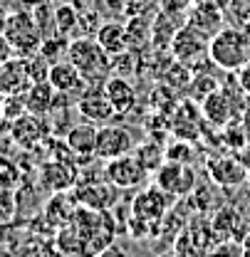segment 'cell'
Here are the masks:
<instances>
[{
    "instance_id": "cell-23",
    "label": "cell",
    "mask_w": 250,
    "mask_h": 257,
    "mask_svg": "<svg viewBox=\"0 0 250 257\" xmlns=\"http://www.w3.org/2000/svg\"><path fill=\"white\" fill-rule=\"evenodd\" d=\"M248 131L243 124H225V126L220 128V141H223V146L225 149H230V151H243V149H248Z\"/></svg>"
},
{
    "instance_id": "cell-27",
    "label": "cell",
    "mask_w": 250,
    "mask_h": 257,
    "mask_svg": "<svg viewBox=\"0 0 250 257\" xmlns=\"http://www.w3.org/2000/svg\"><path fill=\"white\" fill-rule=\"evenodd\" d=\"M13 57H15V47H13V42L8 40V35L0 32V64L13 60Z\"/></svg>"
},
{
    "instance_id": "cell-24",
    "label": "cell",
    "mask_w": 250,
    "mask_h": 257,
    "mask_svg": "<svg viewBox=\"0 0 250 257\" xmlns=\"http://www.w3.org/2000/svg\"><path fill=\"white\" fill-rule=\"evenodd\" d=\"M196 159V149L191 144V139H179L166 149V161H179V163H191Z\"/></svg>"
},
{
    "instance_id": "cell-1",
    "label": "cell",
    "mask_w": 250,
    "mask_h": 257,
    "mask_svg": "<svg viewBox=\"0 0 250 257\" xmlns=\"http://www.w3.org/2000/svg\"><path fill=\"white\" fill-rule=\"evenodd\" d=\"M208 60L223 72H240L250 62V32L243 28H220L208 40Z\"/></svg>"
},
{
    "instance_id": "cell-11",
    "label": "cell",
    "mask_w": 250,
    "mask_h": 257,
    "mask_svg": "<svg viewBox=\"0 0 250 257\" xmlns=\"http://www.w3.org/2000/svg\"><path fill=\"white\" fill-rule=\"evenodd\" d=\"M97 131H99V126H94L90 121H79V124L69 126L64 144H67L69 154L77 156V161L87 163V161L97 159Z\"/></svg>"
},
{
    "instance_id": "cell-2",
    "label": "cell",
    "mask_w": 250,
    "mask_h": 257,
    "mask_svg": "<svg viewBox=\"0 0 250 257\" xmlns=\"http://www.w3.org/2000/svg\"><path fill=\"white\" fill-rule=\"evenodd\" d=\"M67 60L79 67L87 84H104L112 77V55L97 42L92 35H79L69 42Z\"/></svg>"
},
{
    "instance_id": "cell-33",
    "label": "cell",
    "mask_w": 250,
    "mask_h": 257,
    "mask_svg": "<svg viewBox=\"0 0 250 257\" xmlns=\"http://www.w3.org/2000/svg\"><path fill=\"white\" fill-rule=\"evenodd\" d=\"M45 257H64L62 252H60V250H50V252H47V255Z\"/></svg>"
},
{
    "instance_id": "cell-16",
    "label": "cell",
    "mask_w": 250,
    "mask_h": 257,
    "mask_svg": "<svg viewBox=\"0 0 250 257\" xmlns=\"http://www.w3.org/2000/svg\"><path fill=\"white\" fill-rule=\"evenodd\" d=\"M97 42L112 55H122L129 50V35H126V25H122L119 20H109V23H102L99 30H97Z\"/></svg>"
},
{
    "instance_id": "cell-18",
    "label": "cell",
    "mask_w": 250,
    "mask_h": 257,
    "mask_svg": "<svg viewBox=\"0 0 250 257\" xmlns=\"http://www.w3.org/2000/svg\"><path fill=\"white\" fill-rule=\"evenodd\" d=\"M55 96H57V89L50 82H35L30 89L25 92L28 111L37 114V116H47L50 109H52V104H55Z\"/></svg>"
},
{
    "instance_id": "cell-28",
    "label": "cell",
    "mask_w": 250,
    "mask_h": 257,
    "mask_svg": "<svg viewBox=\"0 0 250 257\" xmlns=\"http://www.w3.org/2000/svg\"><path fill=\"white\" fill-rule=\"evenodd\" d=\"M238 74V82H240V87H243V92L250 96V62L240 69V72H235Z\"/></svg>"
},
{
    "instance_id": "cell-31",
    "label": "cell",
    "mask_w": 250,
    "mask_h": 257,
    "mask_svg": "<svg viewBox=\"0 0 250 257\" xmlns=\"http://www.w3.org/2000/svg\"><path fill=\"white\" fill-rule=\"evenodd\" d=\"M8 18H10V13L0 5V32H5V25H8Z\"/></svg>"
},
{
    "instance_id": "cell-6",
    "label": "cell",
    "mask_w": 250,
    "mask_h": 257,
    "mask_svg": "<svg viewBox=\"0 0 250 257\" xmlns=\"http://www.w3.org/2000/svg\"><path fill=\"white\" fill-rule=\"evenodd\" d=\"M136 149V139L134 131L122 124H104L97 131V159L99 161H112L134 154Z\"/></svg>"
},
{
    "instance_id": "cell-36",
    "label": "cell",
    "mask_w": 250,
    "mask_h": 257,
    "mask_svg": "<svg viewBox=\"0 0 250 257\" xmlns=\"http://www.w3.org/2000/svg\"><path fill=\"white\" fill-rule=\"evenodd\" d=\"M166 257H179V255H166Z\"/></svg>"
},
{
    "instance_id": "cell-13",
    "label": "cell",
    "mask_w": 250,
    "mask_h": 257,
    "mask_svg": "<svg viewBox=\"0 0 250 257\" xmlns=\"http://www.w3.org/2000/svg\"><path fill=\"white\" fill-rule=\"evenodd\" d=\"M32 87L30 72H28V60L25 57H13L0 64V92L8 94H25Z\"/></svg>"
},
{
    "instance_id": "cell-7",
    "label": "cell",
    "mask_w": 250,
    "mask_h": 257,
    "mask_svg": "<svg viewBox=\"0 0 250 257\" xmlns=\"http://www.w3.org/2000/svg\"><path fill=\"white\" fill-rule=\"evenodd\" d=\"M151 173L144 168V163L136 159V154H126L119 159L107 161L104 166V178L117 186L119 191H129V188H139Z\"/></svg>"
},
{
    "instance_id": "cell-32",
    "label": "cell",
    "mask_w": 250,
    "mask_h": 257,
    "mask_svg": "<svg viewBox=\"0 0 250 257\" xmlns=\"http://www.w3.org/2000/svg\"><path fill=\"white\" fill-rule=\"evenodd\" d=\"M240 121H243V126H245V131L250 134V104L245 106V109H243V119H240Z\"/></svg>"
},
{
    "instance_id": "cell-12",
    "label": "cell",
    "mask_w": 250,
    "mask_h": 257,
    "mask_svg": "<svg viewBox=\"0 0 250 257\" xmlns=\"http://www.w3.org/2000/svg\"><path fill=\"white\" fill-rule=\"evenodd\" d=\"M47 131H50L47 116H37V114H30V111H28V114H23L20 119L13 121L10 136H13V141H15L18 146L32 149V146H37V144L47 136Z\"/></svg>"
},
{
    "instance_id": "cell-9",
    "label": "cell",
    "mask_w": 250,
    "mask_h": 257,
    "mask_svg": "<svg viewBox=\"0 0 250 257\" xmlns=\"http://www.w3.org/2000/svg\"><path fill=\"white\" fill-rule=\"evenodd\" d=\"M47 82H50L60 94L74 96V101H77V96L90 87L87 79H85V74L79 72V67L72 62V60H60V62L52 64V67H50Z\"/></svg>"
},
{
    "instance_id": "cell-34",
    "label": "cell",
    "mask_w": 250,
    "mask_h": 257,
    "mask_svg": "<svg viewBox=\"0 0 250 257\" xmlns=\"http://www.w3.org/2000/svg\"><path fill=\"white\" fill-rule=\"evenodd\" d=\"M243 257H250V245H245V247H243Z\"/></svg>"
},
{
    "instance_id": "cell-30",
    "label": "cell",
    "mask_w": 250,
    "mask_h": 257,
    "mask_svg": "<svg viewBox=\"0 0 250 257\" xmlns=\"http://www.w3.org/2000/svg\"><path fill=\"white\" fill-rule=\"evenodd\" d=\"M10 128H13V121L0 111V136H5V134H10Z\"/></svg>"
},
{
    "instance_id": "cell-25",
    "label": "cell",
    "mask_w": 250,
    "mask_h": 257,
    "mask_svg": "<svg viewBox=\"0 0 250 257\" xmlns=\"http://www.w3.org/2000/svg\"><path fill=\"white\" fill-rule=\"evenodd\" d=\"M0 111H3L10 121H15V119H20L23 114H28L25 94H8L5 101H3V106H0Z\"/></svg>"
},
{
    "instance_id": "cell-29",
    "label": "cell",
    "mask_w": 250,
    "mask_h": 257,
    "mask_svg": "<svg viewBox=\"0 0 250 257\" xmlns=\"http://www.w3.org/2000/svg\"><path fill=\"white\" fill-rule=\"evenodd\" d=\"M94 257H129V255H126V250H122L119 245H114V242H112L109 247H104L99 255H94Z\"/></svg>"
},
{
    "instance_id": "cell-15",
    "label": "cell",
    "mask_w": 250,
    "mask_h": 257,
    "mask_svg": "<svg viewBox=\"0 0 250 257\" xmlns=\"http://www.w3.org/2000/svg\"><path fill=\"white\" fill-rule=\"evenodd\" d=\"M104 92L109 96L117 116H126L134 106H136V89L134 84L129 82V77H122V74H112L104 84Z\"/></svg>"
},
{
    "instance_id": "cell-5",
    "label": "cell",
    "mask_w": 250,
    "mask_h": 257,
    "mask_svg": "<svg viewBox=\"0 0 250 257\" xmlns=\"http://www.w3.org/2000/svg\"><path fill=\"white\" fill-rule=\"evenodd\" d=\"M74 106H77L79 119L90 121L94 126H104V124H112V119H117V111H114V106H112V101H109L102 84H90L77 96Z\"/></svg>"
},
{
    "instance_id": "cell-4",
    "label": "cell",
    "mask_w": 250,
    "mask_h": 257,
    "mask_svg": "<svg viewBox=\"0 0 250 257\" xmlns=\"http://www.w3.org/2000/svg\"><path fill=\"white\" fill-rule=\"evenodd\" d=\"M154 186H158L163 193H169L171 198H188L198 188V181H196V171L188 163L166 161L154 173Z\"/></svg>"
},
{
    "instance_id": "cell-21",
    "label": "cell",
    "mask_w": 250,
    "mask_h": 257,
    "mask_svg": "<svg viewBox=\"0 0 250 257\" xmlns=\"http://www.w3.org/2000/svg\"><path fill=\"white\" fill-rule=\"evenodd\" d=\"M134 154H136V159L144 163V168H146L151 176L166 163V149H161L158 141H141V144H136Z\"/></svg>"
},
{
    "instance_id": "cell-8",
    "label": "cell",
    "mask_w": 250,
    "mask_h": 257,
    "mask_svg": "<svg viewBox=\"0 0 250 257\" xmlns=\"http://www.w3.org/2000/svg\"><path fill=\"white\" fill-rule=\"evenodd\" d=\"M206 40H208L206 35L193 30L191 25L181 28V30L174 35V40H171V57L176 62L186 64V67L196 64L203 55L208 57V42Z\"/></svg>"
},
{
    "instance_id": "cell-10",
    "label": "cell",
    "mask_w": 250,
    "mask_h": 257,
    "mask_svg": "<svg viewBox=\"0 0 250 257\" xmlns=\"http://www.w3.org/2000/svg\"><path fill=\"white\" fill-rule=\"evenodd\" d=\"M208 176L220 188H235L245 183L248 168L240 163L238 156H216L208 161Z\"/></svg>"
},
{
    "instance_id": "cell-19",
    "label": "cell",
    "mask_w": 250,
    "mask_h": 257,
    "mask_svg": "<svg viewBox=\"0 0 250 257\" xmlns=\"http://www.w3.org/2000/svg\"><path fill=\"white\" fill-rule=\"evenodd\" d=\"M79 25H82V15H79L77 5L62 3V5H57L52 10V28H55V32H60L64 37H72V35L79 37Z\"/></svg>"
},
{
    "instance_id": "cell-26",
    "label": "cell",
    "mask_w": 250,
    "mask_h": 257,
    "mask_svg": "<svg viewBox=\"0 0 250 257\" xmlns=\"http://www.w3.org/2000/svg\"><path fill=\"white\" fill-rule=\"evenodd\" d=\"M206 257H243V247L235 245L233 240H225V242H220V245H213L211 252Z\"/></svg>"
},
{
    "instance_id": "cell-20",
    "label": "cell",
    "mask_w": 250,
    "mask_h": 257,
    "mask_svg": "<svg viewBox=\"0 0 250 257\" xmlns=\"http://www.w3.org/2000/svg\"><path fill=\"white\" fill-rule=\"evenodd\" d=\"M42 178H45V186L52 188V191H67L69 186H74V178H77V171L72 163L67 161H57V163H50L42 168Z\"/></svg>"
},
{
    "instance_id": "cell-14",
    "label": "cell",
    "mask_w": 250,
    "mask_h": 257,
    "mask_svg": "<svg viewBox=\"0 0 250 257\" xmlns=\"http://www.w3.org/2000/svg\"><path fill=\"white\" fill-rule=\"evenodd\" d=\"M201 114H203V121H208L211 126L223 128L225 124L233 121V114H235V106H233V99L230 94L220 87L218 92L208 94L201 101Z\"/></svg>"
},
{
    "instance_id": "cell-22",
    "label": "cell",
    "mask_w": 250,
    "mask_h": 257,
    "mask_svg": "<svg viewBox=\"0 0 250 257\" xmlns=\"http://www.w3.org/2000/svg\"><path fill=\"white\" fill-rule=\"evenodd\" d=\"M69 37H64V35H55V37H45L42 40V45H40V55L47 60L50 64L60 62L62 60V55L67 57V52H69Z\"/></svg>"
},
{
    "instance_id": "cell-35",
    "label": "cell",
    "mask_w": 250,
    "mask_h": 257,
    "mask_svg": "<svg viewBox=\"0 0 250 257\" xmlns=\"http://www.w3.org/2000/svg\"><path fill=\"white\" fill-rule=\"evenodd\" d=\"M3 101H5V94H3V92H0V106H3Z\"/></svg>"
},
{
    "instance_id": "cell-3",
    "label": "cell",
    "mask_w": 250,
    "mask_h": 257,
    "mask_svg": "<svg viewBox=\"0 0 250 257\" xmlns=\"http://www.w3.org/2000/svg\"><path fill=\"white\" fill-rule=\"evenodd\" d=\"M5 35L13 42L18 57H32V55H37L40 52V45L45 40L42 30L37 28V23L32 18V13H28V10H13L10 13L8 25H5Z\"/></svg>"
},
{
    "instance_id": "cell-17",
    "label": "cell",
    "mask_w": 250,
    "mask_h": 257,
    "mask_svg": "<svg viewBox=\"0 0 250 257\" xmlns=\"http://www.w3.org/2000/svg\"><path fill=\"white\" fill-rule=\"evenodd\" d=\"M114 188L107 178L104 181H94L90 186H82L77 195H79V203L85 208H92V210H107L112 203H114Z\"/></svg>"
}]
</instances>
